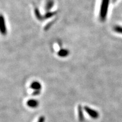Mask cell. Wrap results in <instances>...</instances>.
Returning <instances> with one entry per match:
<instances>
[{"instance_id":"6da1fadb","label":"cell","mask_w":122,"mask_h":122,"mask_svg":"<svg viewBox=\"0 0 122 122\" xmlns=\"http://www.w3.org/2000/svg\"><path fill=\"white\" fill-rule=\"evenodd\" d=\"M84 109L85 110V111L88 112V114H89V115L91 116L92 118L96 119L98 117L99 114L96 111L91 109V108L88 107H87V106H85Z\"/></svg>"},{"instance_id":"7a4b0ae2","label":"cell","mask_w":122,"mask_h":122,"mask_svg":"<svg viewBox=\"0 0 122 122\" xmlns=\"http://www.w3.org/2000/svg\"><path fill=\"white\" fill-rule=\"evenodd\" d=\"M27 105L30 107H35L38 105V102L35 100H30L27 102Z\"/></svg>"},{"instance_id":"3957f363","label":"cell","mask_w":122,"mask_h":122,"mask_svg":"<svg viewBox=\"0 0 122 122\" xmlns=\"http://www.w3.org/2000/svg\"><path fill=\"white\" fill-rule=\"evenodd\" d=\"M79 118H80V120H83V112H82L81 108L80 106H79Z\"/></svg>"},{"instance_id":"277c9868","label":"cell","mask_w":122,"mask_h":122,"mask_svg":"<svg viewBox=\"0 0 122 122\" xmlns=\"http://www.w3.org/2000/svg\"><path fill=\"white\" fill-rule=\"evenodd\" d=\"M44 120H45V118H44V117H40V118L38 122H44Z\"/></svg>"}]
</instances>
